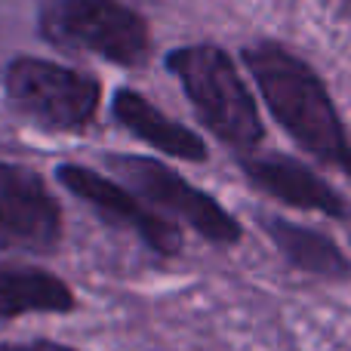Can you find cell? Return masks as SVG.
<instances>
[{
  "label": "cell",
  "instance_id": "5b68a950",
  "mask_svg": "<svg viewBox=\"0 0 351 351\" xmlns=\"http://www.w3.org/2000/svg\"><path fill=\"white\" fill-rule=\"evenodd\" d=\"M108 167L117 170V176L127 179L142 197L170 210L182 222H188L200 237L219 243V247H231V243L241 241V222L231 213H225L216 197L194 188L191 182L182 179L167 164L139 158V154H111Z\"/></svg>",
  "mask_w": 351,
  "mask_h": 351
},
{
  "label": "cell",
  "instance_id": "7a4b0ae2",
  "mask_svg": "<svg viewBox=\"0 0 351 351\" xmlns=\"http://www.w3.org/2000/svg\"><path fill=\"white\" fill-rule=\"evenodd\" d=\"M167 68L188 93L200 121L231 148L250 152L262 142L259 111L234 62L213 43L179 47L167 56Z\"/></svg>",
  "mask_w": 351,
  "mask_h": 351
},
{
  "label": "cell",
  "instance_id": "8fae6325",
  "mask_svg": "<svg viewBox=\"0 0 351 351\" xmlns=\"http://www.w3.org/2000/svg\"><path fill=\"white\" fill-rule=\"evenodd\" d=\"M262 225H265L268 237L278 243L280 253L296 268H302V271L321 274V278H330V280L351 274V262L346 259V253L321 231L287 222V219H274V216H265Z\"/></svg>",
  "mask_w": 351,
  "mask_h": 351
},
{
  "label": "cell",
  "instance_id": "ba28073f",
  "mask_svg": "<svg viewBox=\"0 0 351 351\" xmlns=\"http://www.w3.org/2000/svg\"><path fill=\"white\" fill-rule=\"evenodd\" d=\"M241 167L256 188L290 206L315 210L333 219H346L351 213L346 197L333 185H327L315 170H308L305 164L287 158V154H256V158H243Z\"/></svg>",
  "mask_w": 351,
  "mask_h": 351
},
{
  "label": "cell",
  "instance_id": "7c38bea8",
  "mask_svg": "<svg viewBox=\"0 0 351 351\" xmlns=\"http://www.w3.org/2000/svg\"><path fill=\"white\" fill-rule=\"evenodd\" d=\"M0 351H77L59 346V342H10V346H0Z\"/></svg>",
  "mask_w": 351,
  "mask_h": 351
},
{
  "label": "cell",
  "instance_id": "52a82bcc",
  "mask_svg": "<svg viewBox=\"0 0 351 351\" xmlns=\"http://www.w3.org/2000/svg\"><path fill=\"white\" fill-rule=\"evenodd\" d=\"M59 182L71 194H77L84 204H90L102 219H108L111 225L130 228L133 234H139L154 253L160 256H176L182 250V234L170 219L158 216L154 210H148L133 191H127L123 185L105 179L96 170H86L77 164H62L59 167Z\"/></svg>",
  "mask_w": 351,
  "mask_h": 351
},
{
  "label": "cell",
  "instance_id": "30bf717a",
  "mask_svg": "<svg viewBox=\"0 0 351 351\" xmlns=\"http://www.w3.org/2000/svg\"><path fill=\"white\" fill-rule=\"evenodd\" d=\"M71 308L74 293L62 278L31 265H0V317L65 315Z\"/></svg>",
  "mask_w": 351,
  "mask_h": 351
},
{
  "label": "cell",
  "instance_id": "3957f363",
  "mask_svg": "<svg viewBox=\"0 0 351 351\" xmlns=\"http://www.w3.org/2000/svg\"><path fill=\"white\" fill-rule=\"evenodd\" d=\"M40 34L59 49L90 53L111 65L136 68L148 59V25L121 0H43Z\"/></svg>",
  "mask_w": 351,
  "mask_h": 351
},
{
  "label": "cell",
  "instance_id": "277c9868",
  "mask_svg": "<svg viewBox=\"0 0 351 351\" xmlns=\"http://www.w3.org/2000/svg\"><path fill=\"white\" fill-rule=\"evenodd\" d=\"M6 102L49 133H80L93 123L102 99L96 77L34 56H19L3 71Z\"/></svg>",
  "mask_w": 351,
  "mask_h": 351
},
{
  "label": "cell",
  "instance_id": "8992f818",
  "mask_svg": "<svg viewBox=\"0 0 351 351\" xmlns=\"http://www.w3.org/2000/svg\"><path fill=\"white\" fill-rule=\"evenodd\" d=\"M62 237V210L34 170L0 160V253H49Z\"/></svg>",
  "mask_w": 351,
  "mask_h": 351
},
{
  "label": "cell",
  "instance_id": "9c48e42d",
  "mask_svg": "<svg viewBox=\"0 0 351 351\" xmlns=\"http://www.w3.org/2000/svg\"><path fill=\"white\" fill-rule=\"evenodd\" d=\"M111 111H114L117 123H121L123 130H130L136 139L154 145L158 152L170 154V158H179V160H191V164L206 160L204 139H200L194 130L182 127V123H176L173 117H167L160 108H154L142 93L117 90Z\"/></svg>",
  "mask_w": 351,
  "mask_h": 351
},
{
  "label": "cell",
  "instance_id": "6da1fadb",
  "mask_svg": "<svg viewBox=\"0 0 351 351\" xmlns=\"http://www.w3.org/2000/svg\"><path fill=\"white\" fill-rule=\"evenodd\" d=\"M243 62L280 127L321 164L351 173V136L315 68L271 40L247 47Z\"/></svg>",
  "mask_w": 351,
  "mask_h": 351
}]
</instances>
